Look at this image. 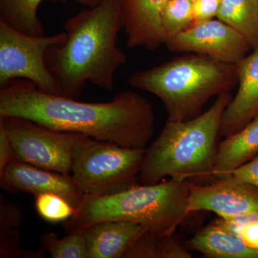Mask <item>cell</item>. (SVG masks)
Returning <instances> with one entry per match:
<instances>
[{
  "label": "cell",
  "instance_id": "cell-5",
  "mask_svg": "<svg viewBox=\"0 0 258 258\" xmlns=\"http://www.w3.org/2000/svg\"><path fill=\"white\" fill-rule=\"evenodd\" d=\"M131 86L154 94L162 102L170 121H185L202 113L212 97L230 92L238 84L237 64L191 54L136 71Z\"/></svg>",
  "mask_w": 258,
  "mask_h": 258
},
{
  "label": "cell",
  "instance_id": "cell-14",
  "mask_svg": "<svg viewBox=\"0 0 258 258\" xmlns=\"http://www.w3.org/2000/svg\"><path fill=\"white\" fill-rule=\"evenodd\" d=\"M88 258H124L125 254L146 232L133 222L108 221L83 230Z\"/></svg>",
  "mask_w": 258,
  "mask_h": 258
},
{
  "label": "cell",
  "instance_id": "cell-30",
  "mask_svg": "<svg viewBox=\"0 0 258 258\" xmlns=\"http://www.w3.org/2000/svg\"><path fill=\"white\" fill-rule=\"evenodd\" d=\"M192 1H193V0H192Z\"/></svg>",
  "mask_w": 258,
  "mask_h": 258
},
{
  "label": "cell",
  "instance_id": "cell-24",
  "mask_svg": "<svg viewBox=\"0 0 258 258\" xmlns=\"http://www.w3.org/2000/svg\"><path fill=\"white\" fill-rule=\"evenodd\" d=\"M21 233L17 229L0 227V258H42L47 252L23 249L20 245Z\"/></svg>",
  "mask_w": 258,
  "mask_h": 258
},
{
  "label": "cell",
  "instance_id": "cell-20",
  "mask_svg": "<svg viewBox=\"0 0 258 258\" xmlns=\"http://www.w3.org/2000/svg\"><path fill=\"white\" fill-rule=\"evenodd\" d=\"M39 243L52 258H88L83 231L70 232L62 238H59L55 232H47L40 237Z\"/></svg>",
  "mask_w": 258,
  "mask_h": 258
},
{
  "label": "cell",
  "instance_id": "cell-12",
  "mask_svg": "<svg viewBox=\"0 0 258 258\" xmlns=\"http://www.w3.org/2000/svg\"><path fill=\"white\" fill-rule=\"evenodd\" d=\"M169 0H120L122 25L128 48L154 51L165 45L161 15Z\"/></svg>",
  "mask_w": 258,
  "mask_h": 258
},
{
  "label": "cell",
  "instance_id": "cell-22",
  "mask_svg": "<svg viewBox=\"0 0 258 258\" xmlns=\"http://www.w3.org/2000/svg\"><path fill=\"white\" fill-rule=\"evenodd\" d=\"M212 222L258 250V212L232 217H218Z\"/></svg>",
  "mask_w": 258,
  "mask_h": 258
},
{
  "label": "cell",
  "instance_id": "cell-29",
  "mask_svg": "<svg viewBox=\"0 0 258 258\" xmlns=\"http://www.w3.org/2000/svg\"><path fill=\"white\" fill-rule=\"evenodd\" d=\"M67 1L74 2V3H79V4L87 6L88 8H93V7L101 4L102 2L104 1V0H60V2Z\"/></svg>",
  "mask_w": 258,
  "mask_h": 258
},
{
  "label": "cell",
  "instance_id": "cell-26",
  "mask_svg": "<svg viewBox=\"0 0 258 258\" xmlns=\"http://www.w3.org/2000/svg\"><path fill=\"white\" fill-rule=\"evenodd\" d=\"M23 222L21 210L14 203L7 201L1 195L0 198V227L18 229Z\"/></svg>",
  "mask_w": 258,
  "mask_h": 258
},
{
  "label": "cell",
  "instance_id": "cell-25",
  "mask_svg": "<svg viewBox=\"0 0 258 258\" xmlns=\"http://www.w3.org/2000/svg\"><path fill=\"white\" fill-rule=\"evenodd\" d=\"M192 2L193 25L217 18L222 0H193Z\"/></svg>",
  "mask_w": 258,
  "mask_h": 258
},
{
  "label": "cell",
  "instance_id": "cell-10",
  "mask_svg": "<svg viewBox=\"0 0 258 258\" xmlns=\"http://www.w3.org/2000/svg\"><path fill=\"white\" fill-rule=\"evenodd\" d=\"M188 212L208 211L221 217L258 212V188L233 176L214 180L210 184L189 182Z\"/></svg>",
  "mask_w": 258,
  "mask_h": 258
},
{
  "label": "cell",
  "instance_id": "cell-6",
  "mask_svg": "<svg viewBox=\"0 0 258 258\" xmlns=\"http://www.w3.org/2000/svg\"><path fill=\"white\" fill-rule=\"evenodd\" d=\"M145 152L84 136L75 149L71 175L85 195L119 193L139 184Z\"/></svg>",
  "mask_w": 258,
  "mask_h": 258
},
{
  "label": "cell",
  "instance_id": "cell-16",
  "mask_svg": "<svg viewBox=\"0 0 258 258\" xmlns=\"http://www.w3.org/2000/svg\"><path fill=\"white\" fill-rule=\"evenodd\" d=\"M186 246L208 258H258L257 249L244 243L235 235L213 222L198 231Z\"/></svg>",
  "mask_w": 258,
  "mask_h": 258
},
{
  "label": "cell",
  "instance_id": "cell-28",
  "mask_svg": "<svg viewBox=\"0 0 258 258\" xmlns=\"http://www.w3.org/2000/svg\"><path fill=\"white\" fill-rule=\"evenodd\" d=\"M14 151L3 125H0V174L10 161L14 159Z\"/></svg>",
  "mask_w": 258,
  "mask_h": 258
},
{
  "label": "cell",
  "instance_id": "cell-7",
  "mask_svg": "<svg viewBox=\"0 0 258 258\" xmlns=\"http://www.w3.org/2000/svg\"><path fill=\"white\" fill-rule=\"evenodd\" d=\"M0 125L13 146L15 159L71 175L75 149L86 135L57 132L18 117L0 116Z\"/></svg>",
  "mask_w": 258,
  "mask_h": 258
},
{
  "label": "cell",
  "instance_id": "cell-13",
  "mask_svg": "<svg viewBox=\"0 0 258 258\" xmlns=\"http://www.w3.org/2000/svg\"><path fill=\"white\" fill-rule=\"evenodd\" d=\"M237 63L238 91L222 116L220 137L232 135L258 114V47Z\"/></svg>",
  "mask_w": 258,
  "mask_h": 258
},
{
  "label": "cell",
  "instance_id": "cell-23",
  "mask_svg": "<svg viewBox=\"0 0 258 258\" xmlns=\"http://www.w3.org/2000/svg\"><path fill=\"white\" fill-rule=\"evenodd\" d=\"M35 208L44 220L52 223L67 222L74 216L77 210L67 199L55 193L35 196Z\"/></svg>",
  "mask_w": 258,
  "mask_h": 258
},
{
  "label": "cell",
  "instance_id": "cell-15",
  "mask_svg": "<svg viewBox=\"0 0 258 258\" xmlns=\"http://www.w3.org/2000/svg\"><path fill=\"white\" fill-rule=\"evenodd\" d=\"M258 154V114L245 126L219 144L213 180L232 175Z\"/></svg>",
  "mask_w": 258,
  "mask_h": 258
},
{
  "label": "cell",
  "instance_id": "cell-3",
  "mask_svg": "<svg viewBox=\"0 0 258 258\" xmlns=\"http://www.w3.org/2000/svg\"><path fill=\"white\" fill-rule=\"evenodd\" d=\"M230 92L217 96L211 107L185 121L167 120L161 134L146 149L139 176L141 184L161 182L166 176L194 184L213 179L220 127Z\"/></svg>",
  "mask_w": 258,
  "mask_h": 258
},
{
  "label": "cell",
  "instance_id": "cell-9",
  "mask_svg": "<svg viewBox=\"0 0 258 258\" xmlns=\"http://www.w3.org/2000/svg\"><path fill=\"white\" fill-rule=\"evenodd\" d=\"M165 45L174 52H191L227 64L238 63L252 50L244 37L217 18L191 25L167 39Z\"/></svg>",
  "mask_w": 258,
  "mask_h": 258
},
{
  "label": "cell",
  "instance_id": "cell-18",
  "mask_svg": "<svg viewBox=\"0 0 258 258\" xmlns=\"http://www.w3.org/2000/svg\"><path fill=\"white\" fill-rule=\"evenodd\" d=\"M186 242L175 233L155 235L147 232L141 235L124 258H191Z\"/></svg>",
  "mask_w": 258,
  "mask_h": 258
},
{
  "label": "cell",
  "instance_id": "cell-1",
  "mask_svg": "<svg viewBox=\"0 0 258 258\" xmlns=\"http://www.w3.org/2000/svg\"><path fill=\"white\" fill-rule=\"evenodd\" d=\"M0 116L25 118L130 149H147L155 131L152 104L134 91H122L111 101L86 103L43 92L22 79L0 87Z\"/></svg>",
  "mask_w": 258,
  "mask_h": 258
},
{
  "label": "cell",
  "instance_id": "cell-27",
  "mask_svg": "<svg viewBox=\"0 0 258 258\" xmlns=\"http://www.w3.org/2000/svg\"><path fill=\"white\" fill-rule=\"evenodd\" d=\"M232 175L237 180L249 183L258 188V154L252 160L235 169Z\"/></svg>",
  "mask_w": 258,
  "mask_h": 258
},
{
  "label": "cell",
  "instance_id": "cell-4",
  "mask_svg": "<svg viewBox=\"0 0 258 258\" xmlns=\"http://www.w3.org/2000/svg\"><path fill=\"white\" fill-rule=\"evenodd\" d=\"M189 181L174 179L139 184L113 195H85L74 216L63 226L70 233L100 222L123 221L155 235H171L189 215Z\"/></svg>",
  "mask_w": 258,
  "mask_h": 258
},
{
  "label": "cell",
  "instance_id": "cell-19",
  "mask_svg": "<svg viewBox=\"0 0 258 258\" xmlns=\"http://www.w3.org/2000/svg\"><path fill=\"white\" fill-rule=\"evenodd\" d=\"M44 0H0V21L29 35L41 36L45 28L37 15ZM60 2V0H49Z\"/></svg>",
  "mask_w": 258,
  "mask_h": 258
},
{
  "label": "cell",
  "instance_id": "cell-8",
  "mask_svg": "<svg viewBox=\"0 0 258 258\" xmlns=\"http://www.w3.org/2000/svg\"><path fill=\"white\" fill-rule=\"evenodd\" d=\"M64 37V32L50 36L29 35L0 21V87L14 80H26L43 92L60 95L45 55Z\"/></svg>",
  "mask_w": 258,
  "mask_h": 258
},
{
  "label": "cell",
  "instance_id": "cell-2",
  "mask_svg": "<svg viewBox=\"0 0 258 258\" xmlns=\"http://www.w3.org/2000/svg\"><path fill=\"white\" fill-rule=\"evenodd\" d=\"M122 28L120 0H104L64 23L63 41L51 46L45 55L61 96L78 99L88 83L114 89L115 73L127 62L117 45Z\"/></svg>",
  "mask_w": 258,
  "mask_h": 258
},
{
  "label": "cell",
  "instance_id": "cell-11",
  "mask_svg": "<svg viewBox=\"0 0 258 258\" xmlns=\"http://www.w3.org/2000/svg\"><path fill=\"white\" fill-rule=\"evenodd\" d=\"M0 186L10 192L28 193L35 197L40 194H57L76 208L85 196L71 175L42 169L15 158L0 174Z\"/></svg>",
  "mask_w": 258,
  "mask_h": 258
},
{
  "label": "cell",
  "instance_id": "cell-17",
  "mask_svg": "<svg viewBox=\"0 0 258 258\" xmlns=\"http://www.w3.org/2000/svg\"><path fill=\"white\" fill-rule=\"evenodd\" d=\"M217 18L240 34L252 50L258 47V0H222Z\"/></svg>",
  "mask_w": 258,
  "mask_h": 258
},
{
  "label": "cell",
  "instance_id": "cell-21",
  "mask_svg": "<svg viewBox=\"0 0 258 258\" xmlns=\"http://www.w3.org/2000/svg\"><path fill=\"white\" fill-rule=\"evenodd\" d=\"M194 23L192 0H169L161 15L163 32L167 39L190 28Z\"/></svg>",
  "mask_w": 258,
  "mask_h": 258
}]
</instances>
